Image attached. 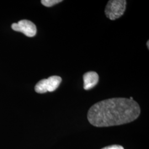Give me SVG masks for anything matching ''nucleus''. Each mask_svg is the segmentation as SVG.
I'll return each instance as SVG.
<instances>
[{
  "mask_svg": "<svg viewBox=\"0 0 149 149\" xmlns=\"http://www.w3.org/2000/svg\"><path fill=\"white\" fill-rule=\"evenodd\" d=\"M140 114V106L133 100L113 98L93 104L88 112L87 119L95 127H108L132 122Z\"/></svg>",
  "mask_w": 149,
  "mask_h": 149,
  "instance_id": "1",
  "label": "nucleus"
},
{
  "mask_svg": "<svg viewBox=\"0 0 149 149\" xmlns=\"http://www.w3.org/2000/svg\"><path fill=\"white\" fill-rule=\"evenodd\" d=\"M125 0H111L107 4L105 14L108 18L114 21L120 18L124 13L126 9Z\"/></svg>",
  "mask_w": 149,
  "mask_h": 149,
  "instance_id": "2",
  "label": "nucleus"
},
{
  "mask_svg": "<svg viewBox=\"0 0 149 149\" xmlns=\"http://www.w3.org/2000/svg\"><path fill=\"white\" fill-rule=\"evenodd\" d=\"M61 81L62 79L60 76H50L47 79H43L39 81L35 86V91L38 93L53 92L59 87Z\"/></svg>",
  "mask_w": 149,
  "mask_h": 149,
  "instance_id": "3",
  "label": "nucleus"
},
{
  "mask_svg": "<svg viewBox=\"0 0 149 149\" xmlns=\"http://www.w3.org/2000/svg\"><path fill=\"white\" fill-rule=\"evenodd\" d=\"M13 30L22 32L28 37H33L37 34V27L32 22L29 20H21L17 23L12 24Z\"/></svg>",
  "mask_w": 149,
  "mask_h": 149,
  "instance_id": "4",
  "label": "nucleus"
},
{
  "mask_svg": "<svg viewBox=\"0 0 149 149\" xmlns=\"http://www.w3.org/2000/svg\"><path fill=\"white\" fill-rule=\"evenodd\" d=\"M84 88L85 90H90L95 87L99 81V76L94 71H89L83 76Z\"/></svg>",
  "mask_w": 149,
  "mask_h": 149,
  "instance_id": "5",
  "label": "nucleus"
},
{
  "mask_svg": "<svg viewBox=\"0 0 149 149\" xmlns=\"http://www.w3.org/2000/svg\"><path fill=\"white\" fill-rule=\"evenodd\" d=\"M61 2H63L62 0H42L41 1V3H42V5L48 7L53 6Z\"/></svg>",
  "mask_w": 149,
  "mask_h": 149,
  "instance_id": "6",
  "label": "nucleus"
},
{
  "mask_svg": "<svg viewBox=\"0 0 149 149\" xmlns=\"http://www.w3.org/2000/svg\"><path fill=\"white\" fill-rule=\"evenodd\" d=\"M101 149H124V148L120 146V145H113L111 146H106L105 148H103Z\"/></svg>",
  "mask_w": 149,
  "mask_h": 149,
  "instance_id": "7",
  "label": "nucleus"
},
{
  "mask_svg": "<svg viewBox=\"0 0 149 149\" xmlns=\"http://www.w3.org/2000/svg\"><path fill=\"white\" fill-rule=\"evenodd\" d=\"M149 41L148 40V42H147V43H146V45H147V47H148V49H149Z\"/></svg>",
  "mask_w": 149,
  "mask_h": 149,
  "instance_id": "8",
  "label": "nucleus"
}]
</instances>
